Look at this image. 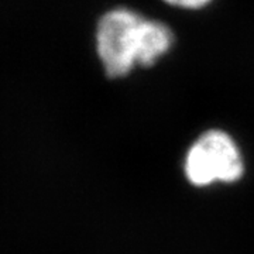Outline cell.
I'll use <instances>...</instances> for the list:
<instances>
[{"label":"cell","instance_id":"3","mask_svg":"<svg viewBox=\"0 0 254 254\" xmlns=\"http://www.w3.org/2000/svg\"><path fill=\"white\" fill-rule=\"evenodd\" d=\"M168 6L185 10H200L210 4L213 0H163Z\"/></svg>","mask_w":254,"mask_h":254},{"label":"cell","instance_id":"1","mask_svg":"<svg viewBox=\"0 0 254 254\" xmlns=\"http://www.w3.org/2000/svg\"><path fill=\"white\" fill-rule=\"evenodd\" d=\"M174 40L170 26L128 7L108 10L95 33L96 54L110 79L127 76L137 65L153 66L170 53Z\"/></svg>","mask_w":254,"mask_h":254},{"label":"cell","instance_id":"2","mask_svg":"<svg viewBox=\"0 0 254 254\" xmlns=\"http://www.w3.org/2000/svg\"><path fill=\"white\" fill-rule=\"evenodd\" d=\"M184 171L195 187L213 182H235L245 173L239 145L223 130L212 128L202 133L185 155Z\"/></svg>","mask_w":254,"mask_h":254}]
</instances>
